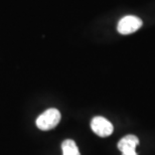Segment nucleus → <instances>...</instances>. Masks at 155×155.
I'll list each match as a JSON object with an SVG mask.
<instances>
[{
    "mask_svg": "<svg viewBox=\"0 0 155 155\" xmlns=\"http://www.w3.org/2000/svg\"><path fill=\"white\" fill-rule=\"evenodd\" d=\"M61 121V113L55 108H51L41 113L36 119V126L42 131H48L58 125Z\"/></svg>",
    "mask_w": 155,
    "mask_h": 155,
    "instance_id": "obj_1",
    "label": "nucleus"
},
{
    "mask_svg": "<svg viewBox=\"0 0 155 155\" xmlns=\"http://www.w3.org/2000/svg\"><path fill=\"white\" fill-rule=\"evenodd\" d=\"M142 26V20L134 15H127L119 21L117 25L118 32L121 35H131Z\"/></svg>",
    "mask_w": 155,
    "mask_h": 155,
    "instance_id": "obj_2",
    "label": "nucleus"
},
{
    "mask_svg": "<svg viewBox=\"0 0 155 155\" xmlns=\"http://www.w3.org/2000/svg\"><path fill=\"white\" fill-rule=\"evenodd\" d=\"M91 128L95 134L100 137H108L113 133L114 127L112 123L106 118L101 116H96L91 121Z\"/></svg>",
    "mask_w": 155,
    "mask_h": 155,
    "instance_id": "obj_3",
    "label": "nucleus"
},
{
    "mask_svg": "<svg viewBox=\"0 0 155 155\" xmlns=\"http://www.w3.org/2000/svg\"><path fill=\"white\" fill-rule=\"evenodd\" d=\"M139 145V139L135 135H127L118 142V149L122 155H137L136 147Z\"/></svg>",
    "mask_w": 155,
    "mask_h": 155,
    "instance_id": "obj_4",
    "label": "nucleus"
},
{
    "mask_svg": "<svg viewBox=\"0 0 155 155\" xmlns=\"http://www.w3.org/2000/svg\"><path fill=\"white\" fill-rule=\"evenodd\" d=\"M63 155H81L76 142L72 139H67L61 144Z\"/></svg>",
    "mask_w": 155,
    "mask_h": 155,
    "instance_id": "obj_5",
    "label": "nucleus"
}]
</instances>
